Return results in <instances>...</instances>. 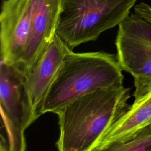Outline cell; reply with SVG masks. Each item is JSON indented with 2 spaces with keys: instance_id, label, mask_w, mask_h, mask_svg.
<instances>
[{
  "instance_id": "cell-1",
  "label": "cell",
  "mask_w": 151,
  "mask_h": 151,
  "mask_svg": "<svg viewBox=\"0 0 151 151\" xmlns=\"http://www.w3.org/2000/svg\"><path fill=\"white\" fill-rule=\"evenodd\" d=\"M130 88L123 85L99 90L73 101L57 113L60 151H96L103 136L127 111Z\"/></svg>"
},
{
  "instance_id": "cell-2",
  "label": "cell",
  "mask_w": 151,
  "mask_h": 151,
  "mask_svg": "<svg viewBox=\"0 0 151 151\" xmlns=\"http://www.w3.org/2000/svg\"><path fill=\"white\" fill-rule=\"evenodd\" d=\"M124 76L116 54L74 52L65 56L39 111L56 114L77 99L93 91L123 85Z\"/></svg>"
},
{
  "instance_id": "cell-3",
  "label": "cell",
  "mask_w": 151,
  "mask_h": 151,
  "mask_svg": "<svg viewBox=\"0 0 151 151\" xmlns=\"http://www.w3.org/2000/svg\"><path fill=\"white\" fill-rule=\"evenodd\" d=\"M137 0H63L55 33L71 49L118 25Z\"/></svg>"
},
{
  "instance_id": "cell-4",
  "label": "cell",
  "mask_w": 151,
  "mask_h": 151,
  "mask_svg": "<svg viewBox=\"0 0 151 151\" xmlns=\"http://www.w3.org/2000/svg\"><path fill=\"white\" fill-rule=\"evenodd\" d=\"M115 45L123 71L134 79V101L151 90V23L129 14L119 25Z\"/></svg>"
},
{
  "instance_id": "cell-5",
  "label": "cell",
  "mask_w": 151,
  "mask_h": 151,
  "mask_svg": "<svg viewBox=\"0 0 151 151\" xmlns=\"http://www.w3.org/2000/svg\"><path fill=\"white\" fill-rule=\"evenodd\" d=\"M71 50L55 33L44 51L24 75L22 96L27 129L39 117V111L65 56Z\"/></svg>"
},
{
  "instance_id": "cell-6",
  "label": "cell",
  "mask_w": 151,
  "mask_h": 151,
  "mask_svg": "<svg viewBox=\"0 0 151 151\" xmlns=\"http://www.w3.org/2000/svg\"><path fill=\"white\" fill-rule=\"evenodd\" d=\"M24 75V72L18 67L1 60V113L10 151H23L26 148L22 96Z\"/></svg>"
},
{
  "instance_id": "cell-7",
  "label": "cell",
  "mask_w": 151,
  "mask_h": 151,
  "mask_svg": "<svg viewBox=\"0 0 151 151\" xmlns=\"http://www.w3.org/2000/svg\"><path fill=\"white\" fill-rule=\"evenodd\" d=\"M31 27L29 0H4L0 14L1 60L21 69Z\"/></svg>"
},
{
  "instance_id": "cell-8",
  "label": "cell",
  "mask_w": 151,
  "mask_h": 151,
  "mask_svg": "<svg viewBox=\"0 0 151 151\" xmlns=\"http://www.w3.org/2000/svg\"><path fill=\"white\" fill-rule=\"evenodd\" d=\"M63 0H29L31 27L21 69L25 73L55 34Z\"/></svg>"
},
{
  "instance_id": "cell-9",
  "label": "cell",
  "mask_w": 151,
  "mask_h": 151,
  "mask_svg": "<svg viewBox=\"0 0 151 151\" xmlns=\"http://www.w3.org/2000/svg\"><path fill=\"white\" fill-rule=\"evenodd\" d=\"M148 126H151V90L130 105L106 133L96 151L105 150L110 145L125 142Z\"/></svg>"
},
{
  "instance_id": "cell-10",
  "label": "cell",
  "mask_w": 151,
  "mask_h": 151,
  "mask_svg": "<svg viewBox=\"0 0 151 151\" xmlns=\"http://www.w3.org/2000/svg\"><path fill=\"white\" fill-rule=\"evenodd\" d=\"M110 151H151V126L142 129L130 139L107 147Z\"/></svg>"
}]
</instances>
